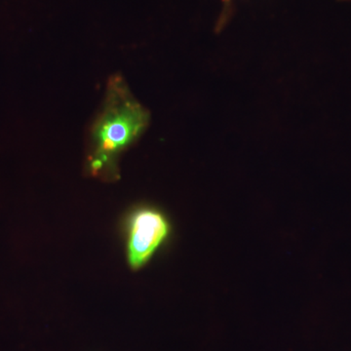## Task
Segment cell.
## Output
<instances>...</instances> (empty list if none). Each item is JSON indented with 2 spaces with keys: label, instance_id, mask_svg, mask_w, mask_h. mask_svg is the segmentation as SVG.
Here are the masks:
<instances>
[{
  "label": "cell",
  "instance_id": "cell-1",
  "mask_svg": "<svg viewBox=\"0 0 351 351\" xmlns=\"http://www.w3.org/2000/svg\"><path fill=\"white\" fill-rule=\"evenodd\" d=\"M149 112L133 96L123 78L108 82L105 103L91 128L90 170H110L120 152L142 136L149 124Z\"/></svg>",
  "mask_w": 351,
  "mask_h": 351
},
{
  "label": "cell",
  "instance_id": "cell-2",
  "mask_svg": "<svg viewBox=\"0 0 351 351\" xmlns=\"http://www.w3.org/2000/svg\"><path fill=\"white\" fill-rule=\"evenodd\" d=\"M169 232V223L161 212L145 208L134 213L128 241V258L132 267L144 265L163 244Z\"/></svg>",
  "mask_w": 351,
  "mask_h": 351
}]
</instances>
